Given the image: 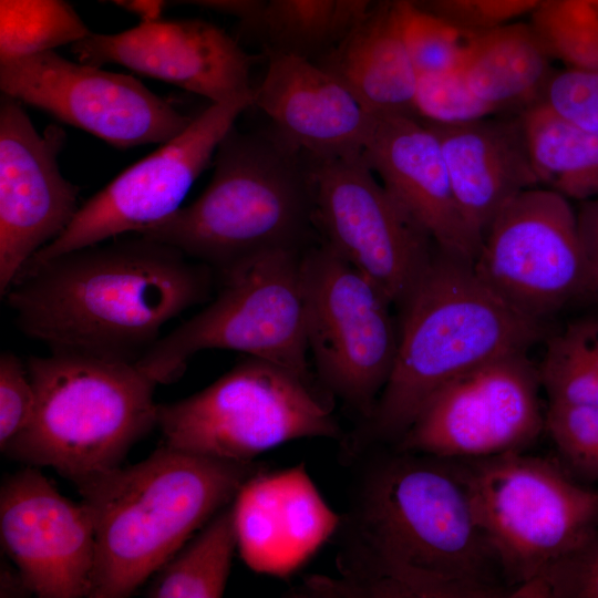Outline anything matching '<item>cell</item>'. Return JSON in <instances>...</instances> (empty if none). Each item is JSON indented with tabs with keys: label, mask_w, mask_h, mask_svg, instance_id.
Listing matches in <instances>:
<instances>
[{
	"label": "cell",
	"mask_w": 598,
	"mask_h": 598,
	"mask_svg": "<svg viewBox=\"0 0 598 598\" xmlns=\"http://www.w3.org/2000/svg\"><path fill=\"white\" fill-rule=\"evenodd\" d=\"M401 33L417 73L461 70L474 31L408 1L395 4Z\"/></svg>",
	"instance_id": "f546056e"
},
{
	"label": "cell",
	"mask_w": 598,
	"mask_h": 598,
	"mask_svg": "<svg viewBox=\"0 0 598 598\" xmlns=\"http://www.w3.org/2000/svg\"><path fill=\"white\" fill-rule=\"evenodd\" d=\"M457 464L512 592L598 529V492L556 463L508 452Z\"/></svg>",
	"instance_id": "9c48e42d"
},
{
	"label": "cell",
	"mask_w": 598,
	"mask_h": 598,
	"mask_svg": "<svg viewBox=\"0 0 598 598\" xmlns=\"http://www.w3.org/2000/svg\"><path fill=\"white\" fill-rule=\"evenodd\" d=\"M332 395L322 386L248 355L207 388L158 404L165 445L205 457L249 463L301 437H339Z\"/></svg>",
	"instance_id": "ba28073f"
},
{
	"label": "cell",
	"mask_w": 598,
	"mask_h": 598,
	"mask_svg": "<svg viewBox=\"0 0 598 598\" xmlns=\"http://www.w3.org/2000/svg\"><path fill=\"white\" fill-rule=\"evenodd\" d=\"M511 597L598 598V529Z\"/></svg>",
	"instance_id": "d6a6232c"
},
{
	"label": "cell",
	"mask_w": 598,
	"mask_h": 598,
	"mask_svg": "<svg viewBox=\"0 0 598 598\" xmlns=\"http://www.w3.org/2000/svg\"><path fill=\"white\" fill-rule=\"evenodd\" d=\"M533 29L551 58L568 68L598 71V9L582 0H545Z\"/></svg>",
	"instance_id": "f1b7e54d"
},
{
	"label": "cell",
	"mask_w": 598,
	"mask_h": 598,
	"mask_svg": "<svg viewBox=\"0 0 598 598\" xmlns=\"http://www.w3.org/2000/svg\"><path fill=\"white\" fill-rule=\"evenodd\" d=\"M598 9V0H582Z\"/></svg>",
	"instance_id": "7bdbcfd3"
},
{
	"label": "cell",
	"mask_w": 598,
	"mask_h": 598,
	"mask_svg": "<svg viewBox=\"0 0 598 598\" xmlns=\"http://www.w3.org/2000/svg\"><path fill=\"white\" fill-rule=\"evenodd\" d=\"M102 243L23 267L3 297L17 328L51 351L135 363L165 323L208 299L215 271L141 234Z\"/></svg>",
	"instance_id": "7a4b0ae2"
},
{
	"label": "cell",
	"mask_w": 598,
	"mask_h": 598,
	"mask_svg": "<svg viewBox=\"0 0 598 598\" xmlns=\"http://www.w3.org/2000/svg\"><path fill=\"white\" fill-rule=\"evenodd\" d=\"M528 352L481 364L447 382L398 440V450L447 460L517 452L545 429L538 368Z\"/></svg>",
	"instance_id": "4fadbf2b"
},
{
	"label": "cell",
	"mask_w": 598,
	"mask_h": 598,
	"mask_svg": "<svg viewBox=\"0 0 598 598\" xmlns=\"http://www.w3.org/2000/svg\"><path fill=\"white\" fill-rule=\"evenodd\" d=\"M496 112L471 90L462 69L420 73L414 113L436 125H460L485 120Z\"/></svg>",
	"instance_id": "1f68e13d"
},
{
	"label": "cell",
	"mask_w": 598,
	"mask_h": 598,
	"mask_svg": "<svg viewBox=\"0 0 598 598\" xmlns=\"http://www.w3.org/2000/svg\"><path fill=\"white\" fill-rule=\"evenodd\" d=\"M35 392L27 363L11 352L0 357V450L1 452L30 423Z\"/></svg>",
	"instance_id": "e575fe53"
},
{
	"label": "cell",
	"mask_w": 598,
	"mask_h": 598,
	"mask_svg": "<svg viewBox=\"0 0 598 598\" xmlns=\"http://www.w3.org/2000/svg\"><path fill=\"white\" fill-rule=\"evenodd\" d=\"M360 480L341 519L342 579L315 577L313 595L509 597L497 557L478 527L456 462L399 451Z\"/></svg>",
	"instance_id": "6da1fadb"
},
{
	"label": "cell",
	"mask_w": 598,
	"mask_h": 598,
	"mask_svg": "<svg viewBox=\"0 0 598 598\" xmlns=\"http://www.w3.org/2000/svg\"><path fill=\"white\" fill-rule=\"evenodd\" d=\"M72 51L80 62L116 63L212 103L255 90L250 56L221 29L202 20H142L118 33L91 32Z\"/></svg>",
	"instance_id": "ac0fdd59"
},
{
	"label": "cell",
	"mask_w": 598,
	"mask_h": 598,
	"mask_svg": "<svg viewBox=\"0 0 598 598\" xmlns=\"http://www.w3.org/2000/svg\"><path fill=\"white\" fill-rule=\"evenodd\" d=\"M63 134L41 135L18 101L0 107V292L70 225L81 205L58 164Z\"/></svg>",
	"instance_id": "e0dca14e"
},
{
	"label": "cell",
	"mask_w": 598,
	"mask_h": 598,
	"mask_svg": "<svg viewBox=\"0 0 598 598\" xmlns=\"http://www.w3.org/2000/svg\"><path fill=\"white\" fill-rule=\"evenodd\" d=\"M238 548L233 503L219 511L154 576L151 598H219Z\"/></svg>",
	"instance_id": "484cf974"
},
{
	"label": "cell",
	"mask_w": 598,
	"mask_h": 598,
	"mask_svg": "<svg viewBox=\"0 0 598 598\" xmlns=\"http://www.w3.org/2000/svg\"><path fill=\"white\" fill-rule=\"evenodd\" d=\"M522 135L539 186L570 199L598 198V133L560 117L540 102L523 114Z\"/></svg>",
	"instance_id": "d4e9b609"
},
{
	"label": "cell",
	"mask_w": 598,
	"mask_h": 598,
	"mask_svg": "<svg viewBox=\"0 0 598 598\" xmlns=\"http://www.w3.org/2000/svg\"><path fill=\"white\" fill-rule=\"evenodd\" d=\"M0 594L1 597L23 596V594H31L16 566L13 568L7 565L2 566Z\"/></svg>",
	"instance_id": "60d3db41"
},
{
	"label": "cell",
	"mask_w": 598,
	"mask_h": 598,
	"mask_svg": "<svg viewBox=\"0 0 598 598\" xmlns=\"http://www.w3.org/2000/svg\"><path fill=\"white\" fill-rule=\"evenodd\" d=\"M35 409L2 453L50 467L76 487L122 465L157 426V383L134 362L55 350L30 357Z\"/></svg>",
	"instance_id": "8992f818"
},
{
	"label": "cell",
	"mask_w": 598,
	"mask_h": 598,
	"mask_svg": "<svg viewBox=\"0 0 598 598\" xmlns=\"http://www.w3.org/2000/svg\"><path fill=\"white\" fill-rule=\"evenodd\" d=\"M260 470L164 445L78 485L95 533L89 598L130 597Z\"/></svg>",
	"instance_id": "3957f363"
},
{
	"label": "cell",
	"mask_w": 598,
	"mask_h": 598,
	"mask_svg": "<svg viewBox=\"0 0 598 598\" xmlns=\"http://www.w3.org/2000/svg\"><path fill=\"white\" fill-rule=\"evenodd\" d=\"M544 341L537 368L548 403H598V313L551 329Z\"/></svg>",
	"instance_id": "4316f807"
},
{
	"label": "cell",
	"mask_w": 598,
	"mask_h": 598,
	"mask_svg": "<svg viewBox=\"0 0 598 598\" xmlns=\"http://www.w3.org/2000/svg\"><path fill=\"white\" fill-rule=\"evenodd\" d=\"M313 229L308 155L276 132L239 133L233 127L215 153L204 192L140 234L223 275L267 251L305 250Z\"/></svg>",
	"instance_id": "5b68a950"
},
{
	"label": "cell",
	"mask_w": 598,
	"mask_h": 598,
	"mask_svg": "<svg viewBox=\"0 0 598 598\" xmlns=\"http://www.w3.org/2000/svg\"><path fill=\"white\" fill-rule=\"evenodd\" d=\"M238 549L254 570L285 575L340 525L303 467L259 471L233 501Z\"/></svg>",
	"instance_id": "44dd1931"
},
{
	"label": "cell",
	"mask_w": 598,
	"mask_h": 598,
	"mask_svg": "<svg viewBox=\"0 0 598 598\" xmlns=\"http://www.w3.org/2000/svg\"><path fill=\"white\" fill-rule=\"evenodd\" d=\"M308 157L320 240L402 307L433 260L434 241L390 195L362 152Z\"/></svg>",
	"instance_id": "8fae6325"
},
{
	"label": "cell",
	"mask_w": 598,
	"mask_h": 598,
	"mask_svg": "<svg viewBox=\"0 0 598 598\" xmlns=\"http://www.w3.org/2000/svg\"><path fill=\"white\" fill-rule=\"evenodd\" d=\"M473 268L514 310L550 323L586 297L587 261L577 212L553 189L524 190L484 234Z\"/></svg>",
	"instance_id": "7c38bea8"
},
{
	"label": "cell",
	"mask_w": 598,
	"mask_h": 598,
	"mask_svg": "<svg viewBox=\"0 0 598 598\" xmlns=\"http://www.w3.org/2000/svg\"><path fill=\"white\" fill-rule=\"evenodd\" d=\"M254 104L281 138L312 157L362 152L377 120L336 73L295 51L270 56Z\"/></svg>",
	"instance_id": "ffe728a7"
},
{
	"label": "cell",
	"mask_w": 598,
	"mask_h": 598,
	"mask_svg": "<svg viewBox=\"0 0 598 598\" xmlns=\"http://www.w3.org/2000/svg\"><path fill=\"white\" fill-rule=\"evenodd\" d=\"M577 220L587 261L585 299L598 302V198L582 202Z\"/></svg>",
	"instance_id": "74e56055"
},
{
	"label": "cell",
	"mask_w": 598,
	"mask_h": 598,
	"mask_svg": "<svg viewBox=\"0 0 598 598\" xmlns=\"http://www.w3.org/2000/svg\"><path fill=\"white\" fill-rule=\"evenodd\" d=\"M0 539L32 595L89 598L95 561L91 515L39 467L25 465L3 480Z\"/></svg>",
	"instance_id": "2e32d148"
},
{
	"label": "cell",
	"mask_w": 598,
	"mask_h": 598,
	"mask_svg": "<svg viewBox=\"0 0 598 598\" xmlns=\"http://www.w3.org/2000/svg\"><path fill=\"white\" fill-rule=\"evenodd\" d=\"M226 11L243 18L255 16L262 0H178Z\"/></svg>",
	"instance_id": "ab89813d"
},
{
	"label": "cell",
	"mask_w": 598,
	"mask_h": 598,
	"mask_svg": "<svg viewBox=\"0 0 598 598\" xmlns=\"http://www.w3.org/2000/svg\"><path fill=\"white\" fill-rule=\"evenodd\" d=\"M333 68L375 116L413 114L419 73L402 38L395 4L348 31Z\"/></svg>",
	"instance_id": "603a6c76"
},
{
	"label": "cell",
	"mask_w": 598,
	"mask_h": 598,
	"mask_svg": "<svg viewBox=\"0 0 598 598\" xmlns=\"http://www.w3.org/2000/svg\"><path fill=\"white\" fill-rule=\"evenodd\" d=\"M437 16L471 31L503 24L534 11L545 0H431Z\"/></svg>",
	"instance_id": "8d00e7d4"
},
{
	"label": "cell",
	"mask_w": 598,
	"mask_h": 598,
	"mask_svg": "<svg viewBox=\"0 0 598 598\" xmlns=\"http://www.w3.org/2000/svg\"><path fill=\"white\" fill-rule=\"evenodd\" d=\"M429 124L441 141L460 212L482 241L507 204L524 190L539 186L522 135L517 140L484 120L460 125Z\"/></svg>",
	"instance_id": "7402d4cb"
},
{
	"label": "cell",
	"mask_w": 598,
	"mask_h": 598,
	"mask_svg": "<svg viewBox=\"0 0 598 598\" xmlns=\"http://www.w3.org/2000/svg\"><path fill=\"white\" fill-rule=\"evenodd\" d=\"M399 310L393 370L355 446L398 441L447 382L502 355L528 352L551 331L550 323L520 315L496 296L472 262L439 248Z\"/></svg>",
	"instance_id": "277c9868"
},
{
	"label": "cell",
	"mask_w": 598,
	"mask_h": 598,
	"mask_svg": "<svg viewBox=\"0 0 598 598\" xmlns=\"http://www.w3.org/2000/svg\"><path fill=\"white\" fill-rule=\"evenodd\" d=\"M538 102L570 123L598 133V71L567 68L551 73Z\"/></svg>",
	"instance_id": "836d02e7"
},
{
	"label": "cell",
	"mask_w": 598,
	"mask_h": 598,
	"mask_svg": "<svg viewBox=\"0 0 598 598\" xmlns=\"http://www.w3.org/2000/svg\"><path fill=\"white\" fill-rule=\"evenodd\" d=\"M254 103L255 90L212 103L182 133L127 167L82 204L64 231L25 266L118 235L140 234L165 220L181 208L237 117Z\"/></svg>",
	"instance_id": "5bb4252c"
},
{
	"label": "cell",
	"mask_w": 598,
	"mask_h": 598,
	"mask_svg": "<svg viewBox=\"0 0 598 598\" xmlns=\"http://www.w3.org/2000/svg\"><path fill=\"white\" fill-rule=\"evenodd\" d=\"M303 251H267L219 275L217 297L161 337L136 365L157 384L171 383L197 352L226 349L266 360L322 386L307 361Z\"/></svg>",
	"instance_id": "52a82bcc"
},
{
	"label": "cell",
	"mask_w": 598,
	"mask_h": 598,
	"mask_svg": "<svg viewBox=\"0 0 598 598\" xmlns=\"http://www.w3.org/2000/svg\"><path fill=\"white\" fill-rule=\"evenodd\" d=\"M375 0H338L332 33L349 31L369 13Z\"/></svg>",
	"instance_id": "f35d334b"
},
{
	"label": "cell",
	"mask_w": 598,
	"mask_h": 598,
	"mask_svg": "<svg viewBox=\"0 0 598 598\" xmlns=\"http://www.w3.org/2000/svg\"><path fill=\"white\" fill-rule=\"evenodd\" d=\"M550 58L532 24H501L473 32L462 71L475 95L498 111L539 97Z\"/></svg>",
	"instance_id": "cb8c5ba5"
},
{
	"label": "cell",
	"mask_w": 598,
	"mask_h": 598,
	"mask_svg": "<svg viewBox=\"0 0 598 598\" xmlns=\"http://www.w3.org/2000/svg\"><path fill=\"white\" fill-rule=\"evenodd\" d=\"M138 14L142 20L158 19L164 0H110Z\"/></svg>",
	"instance_id": "b9f144b4"
},
{
	"label": "cell",
	"mask_w": 598,
	"mask_h": 598,
	"mask_svg": "<svg viewBox=\"0 0 598 598\" xmlns=\"http://www.w3.org/2000/svg\"><path fill=\"white\" fill-rule=\"evenodd\" d=\"M90 33L65 0H0V61L52 51Z\"/></svg>",
	"instance_id": "83f0119b"
},
{
	"label": "cell",
	"mask_w": 598,
	"mask_h": 598,
	"mask_svg": "<svg viewBox=\"0 0 598 598\" xmlns=\"http://www.w3.org/2000/svg\"><path fill=\"white\" fill-rule=\"evenodd\" d=\"M96 66L45 51L0 61V87L120 148L166 143L192 122L135 78Z\"/></svg>",
	"instance_id": "9a60e30c"
},
{
	"label": "cell",
	"mask_w": 598,
	"mask_h": 598,
	"mask_svg": "<svg viewBox=\"0 0 598 598\" xmlns=\"http://www.w3.org/2000/svg\"><path fill=\"white\" fill-rule=\"evenodd\" d=\"M308 348L322 388L368 422L393 370L394 306L323 241L301 257Z\"/></svg>",
	"instance_id": "30bf717a"
},
{
	"label": "cell",
	"mask_w": 598,
	"mask_h": 598,
	"mask_svg": "<svg viewBox=\"0 0 598 598\" xmlns=\"http://www.w3.org/2000/svg\"><path fill=\"white\" fill-rule=\"evenodd\" d=\"M363 157L398 204L452 256L474 262L481 239L464 220L435 130L413 114L377 116Z\"/></svg>",
	"instance_id": "d6986e66"
},
{
	"label": "cell",
	"mask_w": 598,
	"mask_h": 598,
	"mask_svg": "<svg viewBox=\"0 0 598 598\" xmlns=\"http://www.w3.org/2000/svg\"><path fill=\"white\" fill-rule=\"evenodd\" d=\"M338 0H268L267 14L279 32L312 42L332 33Z\"/></svg>",
	"instance_id": "d590c367"
},
{
	"label": "cell",
	"mask_w": 598,
	"mask_h": 598,
	"mask_svg": "<svg viewBox=\"0 0 598 598\" xmlns=\"http://www.w3.org/2000/svg\"><path fill=\"white\" fill-rule=\"evenodd\" d=\"M545 429L569 473L598 481V403H548Z\"/></svg>",
	"instance_id": "4dcf8cb0"
}]
</instances>
